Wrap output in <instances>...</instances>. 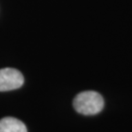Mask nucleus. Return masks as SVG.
Wrapping results in <instances>:
<instances>
[{
    "label": "nucleus",
    "instance_id": "nucleus-1",
    "mask_svg": "<svg viewBox=\"0 0 132 132\" xmlns=\"http://www.w3.org/2000/svg\"><path fill=\"white\" fill-rule=\"evenodd\" d=\"M73 106L82 115H95L104 107V100L95 91H84L78 94L73 100Z\"/></svg>",
    "mask_w": 132,
    "mask_h": 132
},
{
    "label": "nucleus",
    "instance_id": "nucleus-2",
    "mask_svg": "<svg viewBox=\"0 0 132 132\" xmlns=\"http://www.w3.org/2000/svg\"><path fill=\"white\" fill-rule=\"evenodd\" d=\"M24 77L19 70L12 68L0 70V92L17 89L22 86Z\"/></svg>",
    "mask_w": 132,
    "mask_h": 132
},
{
    "label": "nucleus",
    "instance_id": "nucleus-3",
    "mask_svg": "<svg viewBox=\"0 0 132 132\" xmlns=\"http://www.w3.org/2000/svg\"><path fill=\"white\" fill-rule=\"evenodd\" d=\"M0 132H28L22 121L15 118L6 117L0 120Z\"/></svg>",
    "mask_w": 132,
    "mask_h": 132
}]
</instances>
